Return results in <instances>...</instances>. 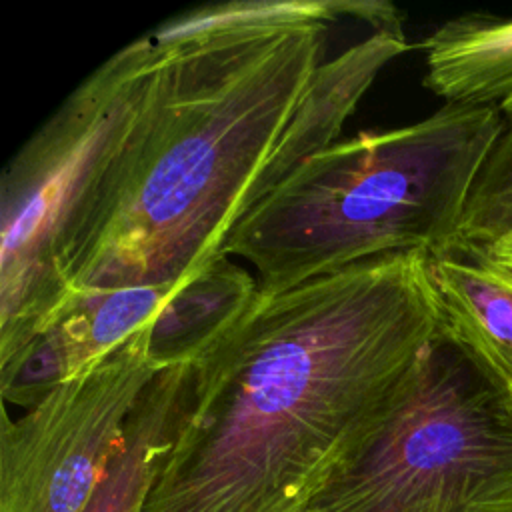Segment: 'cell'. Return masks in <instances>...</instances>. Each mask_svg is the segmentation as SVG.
Masks as SVG:
<instances>
[{
    "label": "cell",
    "instance_id": "6da1fadb",
    "mask_svg": "<svg viewBox=\"0 0 512 512\" xmlns=\"http://www.w3.org/2000/svg\"><path fill=\"white\" fill-rule=\"evenodd\" d=\"M426 256L258 292L192 362L186 420L144 512H306L440 330Z\"/></svg>",
    "mask_w": 512,
    "mask_h": 512
},
{
    "label": "cell",
    "instance_id": "7a4b0ae2",
    "mask_svg": "<svg viewBox=\"0 0 512 512\" xmlns=\"http://www.w3.org/2000/svg\"><path fill=\"white\" fill-rule=\"evenodd\" d=\"M326 32L160 46L148 104L70 268V294L180 282L218 258L324 62Z\"/></svg>",
    "mask_w": 512,
    "mask_h": 512
},
{
    "label": "cell",
    "instance_id": "3957f363",
    "mask_svg": "<svg viewBox=\"0 0 512 512\" xmlns=\"http://www.w3.org/2000/svg\"><path fill=\"white\" fill-rule=\"evenodd\" d=\"M504 126L496 106L444 104L408 126L340 138L300 162L228 232L264 294L398 252L438 254Z\"/></svg>",
    "mask_w": 512,
    "mask_h": 512
},
{
    "label": "cell",
    "instance_id": "277c9868",
    "mask_svg": "<svg viewBox=\"0 0 512 512\" xmlns=\"http://www.w3.org/2000/svg\"><path fill=\"white\" fill-rule=\"evenodd\" d=\"M162 48L114 52L20 146L0 182V370L66 302L68 276L110 174L148 104Z\"/></svg>",
    "mask_w": 512,
    "mask_h": 512
},
{
    "label": "cell",
    "instance_id": "5b68a950",
    "mask_svg": "<svg viewBox=\"0 0 512 512\" xmlns=\"http://www.w3.org/2000/svg\"><path fill=\"white\" fill-rule=\"evenodd\" d=\"M306 512H512V380L440 328Z\"/></svg>",
    "mask_w": 512,
    "mask_h": 512
},
{
    "label": "cell",
    "instance_id": "8992f818",
    "mask_svg": "<svg viewBox=\"0 0 512 512\" xmlns=\"http://www.w3.org/2000/svg\"><path fill=\"white\" fill-rule=\"evenodd\" d=\"M150 326V324H148ZM148 326L0 426V512H84L150 380Z\"/></svg>",
    "mask_w": 512,
    "mask_h": 512
},
{
    "label": "cell",
    "instance_id": "52a82bcc",
    "mask_svg": "<svg viewBox=\"0 0 512 512\" xmlns=\"http://www.w3.org/2000/svg\"><path fill=\"white\" fill-rule=\"evenodd\" d=\"M198 276V274H196ZM194 278V276H192ZM192 278L72 292L22 356L0 370L4 402L28 408L148 326Z\"/></svg>",
    "mask_w": 512,
    "mask_h": 512
},
{
    "label": "cell",
    "instance_id": "ba28073f",
    "mask_svg": "<svg viewBox=\"0 0 512 512\" xmlns=\"http://www.w3.org/2000/svg\"><path fill=\"white\" fill-rule=\"evenodd\" d=\"M440 328L512 380V260L450 244L426 256Z\"/></svg>",
    "mask_w": 512,
    "mask_h": 512
},
{
    "label": "cell",
    "instance_id": "9c48e42d",
    "mask_svg": "<svg viewBox=\"0 0 512 512\" xmlns=\"http://www.w3.org/2000/svg\"><path fill=\"white\" fill-rule=\"evenodd\" d=\"M190 380L192 364L162 368L150 380L84 512H144L186 420Z\"/></svg>",
    "mask_w": 512,
    "mask_h": 512
},
{
    "label": "cell",
    "instance_id": "30bf717a",
    "mask_svg": "<svg viewBox=\"0 0 512 512\" xmlns=\"http://www.w3.org/2000/svg\"><path fill=\"white\" fill-rule=\"evenodd\" d=\"M424 86L446 104L512 102V16L468 12L440 24L420 44Z\"/></svg>",
    "mask_w": 512,
    "mask_h": 512
},
{
    "label": "cell",
    "instance_id": "8fae6325",
    "mask_svg": "<svg viewBox=\"0 0 512 512\" xmlns=\"http://www.w3.org/2000/svg\"><path fill=\"white\" fill-rule=\"evenodd\" d=\"M258 280L218 254L186 282L148 326V354L162 370L196 362L258 296Z\"/></svg>",
    "mask_w": 512,
    "mask_h": 512
},
{
    "label": "cell",
    "instance_id": "7c38bea8",
    "mask_svg": "<svg viewBox=\"0 0 512 512\" xmlns=\"http://www.w3.org/2000/svg\"><path fill=\"white\" fill-rule=\"evenodd\" d=\"M512 242V180L472 190L452 244L494 246Z\"/></svg>",
    "mask_w": 512,
    "mask_h": 512
},
{
    "label": "cell",
    "instance_id": "4fadbf2b",
    "mask_svg": "<svg viewBox=\"0 0 512 512\" xmlns=\"http://www.w3.org/2000/svg\"><path fill=\"white\" fill-rule=\"evenodd\" d=\"M500 110L504 116L502 134L494 150L490 152L472 190H486L512 180V102L502 106Z\"/></svg>",
    "mask_w": 512,
    "mask_h": 512
},
{
    "label": "cell",
    "instance_id": "5bb4252c",
    "mask_svg": "<svg viewBox=\"0 0 512 512\" xmlns=\"http://www.w3.org/2000/svg\"><path fill=\"white\" fill-rule=\"evenodd\" d=\"M474 246V244H472ZM482 248H488L490 252H494L496 256H502L506 260H512V242H500V244H494V246H482Z\"/></svg>",
    "mask_w": 512,
    "mask_h": 512
}]
</instances>
